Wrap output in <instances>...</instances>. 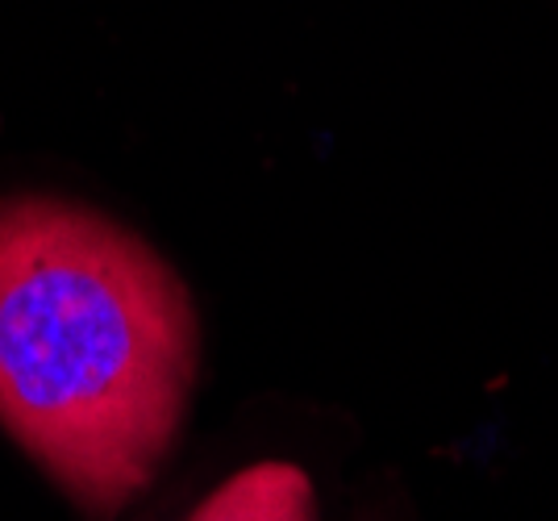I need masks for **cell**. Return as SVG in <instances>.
<instances>
[{
    "instance_id": "cell-1",
    "label": "cell",
    "mask_w": 558,
    "mask_h": 521,
    "mask_svg": "<svg viewBox=\"0 0 558 521\" xmlns=\"http://www.w3.org/2000/svg\"><path fill=\"white\" fill-rule=\"evenodd\" d=\"M196 376L184 280L54 196L0 201V426L93 518L155 480Z\"/></svg>"
},
{
    "instance_id": "cell-2",
    "label": "cell",
    "mask_w": 558,
    "mask_h": 521,
    "mask_svg": "<svg viewBox=\"0 0 558 521\" xmlns=\"http://www.w3.org/2000/svg\"><path fill=\"white\" fill-rule=\"evenodd\" d=\"M187 521H317L313 480L296 463H255L226 480Z\"/></svg>"
}]
</instances>
